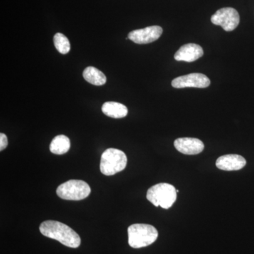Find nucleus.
I'll return each instance as SVG.
<instances>
[{
  "label": "nucleus",
  "instance_id": "6e6552de",
  "mask_svg": "<svg viewBox=\"0 0 254 254\" xmlns=\"http://www.w3.org/2000/svg\"><path fill=\"white\" fill-rule=\"evenodd\" d=\"M163 31L160 26H148L130 32L128 38L136 44H148L157 41L163 34Z\"/></svg>",
  "mask_w": 254,
  "mask_h": 254
},
{
  "label": "nucleus",
  "instance_id": "39448f33",
  "mask_svg": "<svg viewBox=\"0 0 254 254\" xmlns=\"http://www.w3.org/2000/svg\"><path fill=\"white\" fill-rule=\"evenodd\" d=\"M89 185L82 180H71L62 184L57 189V194L60 198L68 200L85 199L91 193Z\"/></svg>",
  "mask_w": 254,
  "mask_h": 254
},
{
  "label": "nucleus",
  "instance_id": "9d476101",
  "mask_svg": "<svg viewBox=\"0 0 254 254\" xmlns=\"http://www.w3.org/2000/svg\"><path fill=\"white\" fill-rule=\"evenodd\" d=\"M203 55V48L194 43L184 45L175 55V59L178 62L192 63L199 59Z\"/></svg>",
  "mask_w": 254,
  "mask_h": 254
},
{
  "label": "nucleus",
  "instance_id": "4468645a",
  "mask_svg": "<svg viewBox=\"0 0 254 254\" xmlns=\"http://www.w3.org/2000/svg\"><path fill=\"white\" fill-rule=\"evenodd\" d=\"M83 76L86 81L95 86H103L107 81L104 73L93 66H88L85 68Z\"/></svg>",
  "mask_w": 254,
  "mask_h": 254
},
{
  "label": "nucleus",
  "instance_id": "dca6fc26",
  "mask_svg": "<svg viewBox=\"0 0 254 254\" xmlns=\"http://www.w3.org/2000/svg\"><path fill=\"white\" fill-rule=\"evenodd\" d=\"M8 145L7 137L4 133H0V150L2 151L6 148Z\"/></svg>",
  "mask_w": 254,
  "mask_h": 254
},
{
  "label": "nucleus",
  "instance_id": "ddd939ff",
  "mask_svg": "<svg viewBox=\"0 0 254 254\" xmlns=\"http://www.w3.org/2000/svg\"><path fill=\"white\" fill-rule=\"evenodd\" d=\"M71 147L69 138L64 135L55 136L50 145V150L53 154L63 155L67 153Z\"/></svg>",
  "mask_w": 254,
  "mask_h": 254
},
{
  "label": "nucleus",
  "instance_id": "20e7f679",
  "mask_svg": "<svg viewBox=\"0 0 254 254\" xmlns=\"http://www.w3.org/2000/svg\"><path fill=\"white\" fill-rule=\"evenodd\" d=\"M127 165V157L122 150L108 148L103 152L100 160V171L106 176H111L123 171Z\"/></svg>",
  "mask_w": 254,
  "mask_h": 254
},
{
  "label": "nucleus",
  "instance_id": "1a4fd4ad",
  "mask_svg": "<svg viewBox=\"0 0 254 254\" xmlns=\"http://www.w3.org/2000/svg\"><path fill=\"white\" fill-rule=\"evenodd\" d=\"M174 145L179 152L185 155L199 154L204 149L203 142L195 138H177Z\"/></svg>",
  "mask_w": 254,
  "mask_h": 254
},
{
  "label": "nucleus",
  "instance_id": "f03ea898",
  "mask_svg": "<svg viewBox=\"0 0 254 254\" xmlns=\"http://www.w3.org/2000/svg\"><path fill=\"white\" fill-rule=\"evenodd\" d=\"M128 245L132 248L140 249L154 243L158 237L155 227L146 224H133L128 228Z\"/></svg>",
  "mask_w": 254,
  "mask_h": 254
},
{
  "label": "nucleus",
  "instance_id": "423d86ee",
  "mask_svg": "<svg viewBox=\"0 0 254 254\" xmlns=\"http://www.w3.org/2000/svg\"><path fill=\"white\" fill-rule=\"evenodd\" d=\"M240 17L238 11L231 7L222 8L211 16V22L220 26L225 31H232L238 26Z\"/></svg>",
  "mask_w": 254,
  "mask_h": 254
},
{
  "label": "nucleus",
  "instance_id": "0eeeda50",
  "mask_svg": "<svg viewBox=\"0 0 254 254\" xmlns=\"http://www.w3.org/2000/svg\"><path fill=\"white\" fill-rule=\"evenodd\" d=\"M210 81L203 73H192L175 78L172 86L175 88H205L210 86Z\"/></svg>",
  "mask_w": 254,
  "mask_h": 254
},
{
  "label": "nucleus",
  "instance_id": "2eb2a0df",
  "mask_svg": "<svg viewBox=\"0 0 254 254\" xmlns=\"http://www.w3.org/2000/svg\"><path fill=\"white\" fill-rule=\"evenodd\" d=\"M53 41H54L55 48L61 54L66 55L70 51L71 45H70L68 38L63 33H56L55 35Z\"/></svg>",
  "mask_w": 254,
  "mask_h": 254
},
{
  "label": "nucleus",
  "instance_id": "f8f14e48",
  "mask_svg": "<svg viewBox=\"0 0 254 254\" xmlns=\"http://www.w3.org/2000/svg\"><path fill=\"white\" fill-rule=\"evenodd\" d=\"M102 111L107 116L115 119L125 118L128 114L127 107L117 102H106L102 107Z\"/></svg>",
  "mask_w": 254,
  "mask_h": 254
},
{
  "label": "nucleus",
  "instance_id": "f257e3e1",
  "mask_svg": "<svg viewBox=\"0 0 254 254\" xmlns=\"http://www.w3.org/2000/svg\"><path fill=\"white\" fill-rule=\"evenodd\" d=\"M42 235L60 242L70 248H78L81 245V238L71 227L55 220H46L40 225Z\"/></svg>",
  "mask_w": 254,
  "mask_h": 254
},
{
  "label": "nucleus",
  "instance_id": "7ed1b4c3",
  "mask_svg": "<svg viewBox=\"0 0 254 254\" xmlns=\"http://www.w3.org/2000/svg\"><path fill=\"white\" fill-rule=\"evenodd\" d=\"M177 190L168 183H160L150 187L147 191L146 198L155 206L170 208L177 199Z\"/></svg>",
  "mask_w": 254,
  "mask_h": 254
},
{
  "label": "nucleus",
  "instance_id": "9b49d317",
  "mask_svg": "<svg viewBox=\"0 0 254 254\" xmlns=\"http://www.w3.org/2000/svg\"><path fill=\"white\" fill-rule=\"evenodd\" d=\"M246 164L245 158L236 154L222 155L216 160L217 168L225 171L240 170L245 166Z\"/></svg>",
  "mask_w": 254,
  "mask_h": 254
}]
</instances>
